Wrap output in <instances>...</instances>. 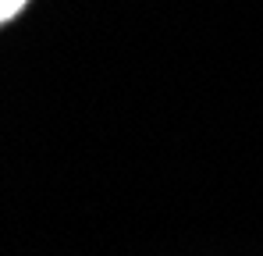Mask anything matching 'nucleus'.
Segmentation results:
<instances>
[{"label":"nucleus","mask_w":263,"mask_h":256,"mask_svg":"<svg viewBox=\"0 0 263 256\" xmlns=\"http://www.w3.org/2000/svg\"><path fill=\"white\" fill-rule=\"evenodd\" d=\"M22 7H25V0H0V18H4V22H11Z\"/></svg>","instance_id":"1"}]
</instances>
